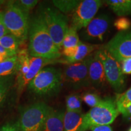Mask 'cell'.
<instances>
[{
  "label": "cell",
  "instance_id": "f1b7e54d",
  "mask_svg": "<svg viewBox=\"0 0 131 131\" xmlns=\"http://www.w3.org/2000/svg\"><path fill=\"white\" fill-rule=\"evenodd\" d=\"M121 67L124 75L131 74V58H126L121 62Z\"/></svg>",
  "mask_w": 131,
  "mask_h": 131
},
{
  "label": "cell",
  "instance_id": "44dd1931",
  "mask_svg": "<svg viewBox=\"0 0 131 131\" xmlns=\"http://www.w3.org/2000/svg\"><path fill=\"white\" fill-rule=\"evenodd\" d=\"M80 41H81L80 40L77 31L72 27H69L64 38L62 48L68 49L75 47L77 46Z\"/></svg>",
  "mask_w": 131,
  "mask_h": 131
},
{
  "label": "cell",
  "instance_id": "cb8c5ba5",
  "mask_svg": "<svg viewBox=\"0 0 131 131\" xmlns=\"http://www.w3.org/2000/svg\"><path fill=\"white\" fill-rule=\"evenodd\" d=\"M115 103L119 114L128 106H131V87L125 92L118 95Z\"/></svg>",
  "mask_w": 131,
  "mask_h": 131
},
{
  "label": "cell",
  "instance_id": "603a6c76",
  "mask_svg": "<svg viewBox=\"0 0 131 131\" xmlns=\"http://www.w3.org/2000/svg\"><path fill=\"white\" fill-rule=\"evenodd\" d=\"M66 111L82 112L81 98L77 94H71L66 98Z\"/></svg>",
  "mask_w": 131,
  "mask_h": 131
},
{
  "label": "cell",
  "instance_id": "3957f363",
  "mask_svg": "<svg viewBox=\"0 0 131 131\" xmlns=\"http://www.w3.org/2000/svg\"><path fill=\"white\" fill-rule=\"evenodd\" d=\"M119 114L115 100L109 98L102 99L98 105L84 114L80 131L90 130L92 127L98 126L109 125Z\"/></svg>",
  "mask_w": 131,
  "mask_h": 131
},
{
  "label": "cell",
  "instance_id": "7c38bea8",
  "mask_svg": "<svg viewBox=\"0 0 131 131\" xmlns=\"http://www.w3.org/2000/svg\"><path fill=\"white\" fill-rule=\"evenodd\" d=\"M55 63H59V60H48L40 57L30 56V68L28 72L20 80L16 81V87L18 94H20L24 88L28 86L30 81L37 76L38 73L44 68L45 66Z\"/></svg>",
  "mask_w": 131,
  "mask_h": 131
},
{
  "label": "cell",
  "instance_id": "ffe728a7",
  "mask_svg": "<svg viewBox=\"0 0 131 131\" xmlns=\"http://www.w3.org/2000/svg\"><path fill=\"white\" fill-rule=\"evenodd\" d=\"M17 60V56L16 55L0 62V78L9 77L15 72Z\"/></svg>",
  "mask_w": 131,
  "mask_h": 131
},
{
  "label": "cell",
  "instance_id": "e575fe53",
  "mask_svg": "<svg viewBox=\"0 0 131 131\" xmlns=\"http://www.w3.org/2000/svg\"><path fill=\"white\" fill-rule=\"evenodd\" d=\"M128 131H131V126L130 127V128H129V129L128 130Z\"/></svg>",
  "mask_w": 131,
  "mask_h": 131
},
{
  "label": "cell",
  "instance_id": "d6986e66",
  "mask_svg": "<svg viewBox=\"0 0 131 131\" xmlns=\"http://www.w3.org/2000/svg\"><path fill=\"white\" fill-rule=\"evenodd\" d=\"M19 40L10 34L0 39V45L8 52L10 57L17 55L19 51Z\"/></svg>",
  "mask_w": 131,
  "mask_h": 131
},
{
  "label": "cell",
  "instance_id": "277c9868",
  "mask_svg": "<svg viewBox=\"0 0 131 131\" xmlns=\"http://www.w3.org/2000/svg\"><path fill=\"white\" fill-rule=\"evenodd\" d=\"M3 21L9 34L16 37L20 44L27 40L30 24L29 14L16 7L14 2H10L3 12Z\"/></svg>",
  "mask_w": 131,
  "mask_h": 131
},
{
  "label": "cell",
  "instance_id": "4dcf8cb0",
  "mask_svg": "<svg viewBox=\"0 0 131 131\" xmlns=\"http://www.w3.org/2000/svg\"><path fill=\"white\" fill-rule=\"evenodd\" d=\"M0 131H19L16 123H7L0 128Z\"/></svg>",
  "mask_w": 131,
  "mask_h": 131
},
{
  "label": "cell",
  "instance_id": "e0dca14e",
  "mask_svg": "<svg viewBox=\"0 0 131 131\" xmlns=\"http://www.w3.org/2000/svg\"><path fill=\"white\" fill-rule=\"evenodd\" d=\"M84 114L66 111L64 117V131H80Z\"/></svg>",
  "mask_w": 131,
  "mask_h": 131
},
{
  "label": "cell",
  "instance_id": "7a4b0ae2",
  "mask_svg": "<svg viewBox=\"0 0 131 131\" xmlns=\"http://www.w3.org/2000/svg\"><path fill=\"white\" fill-rule=\"evenodd\" d=\"M62 71L53 67L44 68L29 83L28 89L40 96L58 94L63 85Z\"/></svg>",
  "mask_w": 131,
  "mask_h": 131
},
{
  "label": "cell",
  "instance_id": "836d02e7",
  "mask_svg": "<svg viewBox=\"0 0 131 131\" xmlns=\"http://www.w3.org/2000/svg\"><path fill=\"white\" fill-rule=\"evenodd\" d=\"M0 56L5 57V58H10V56L9 53H8V52L6 51L1 45H0Z\"/></svg>",
  "mask_w": 131,
  "mask_h": 131
},
{
  "label": "cell",
  "instance_id": "9a60e30c",
  "mask_svg": "<svg viewBox=\"0 0 131 131\" xmlns=\"http://www.w3.org/2000/svg\"><path fill=\"white\" fill-rule=\"evenodd\" d=\"M63 111L50 109L42 126L41 131H64V117Z\"/></svg>",
  "mask_w": 131,
  "mask_h": 131
},
{
  "label": "cell",
  "instance_id": "ba28073f",
  "mask_svg": "<svg viewBox=\"0 0 131 131\" xmlns=\"http://www.w3.org/2000/svg\"><path fill=\"white\" fill-rule=\"evenodd\" d=\"M92 55L91 54L81 61L67 66L62 73L63 83L74 89L89 86V65Z\"/></svg>",
  "mask_w": 131,
  "mask_h": 131
},
{
  "label": "cell",
  "instance_id": "5bb4252c",
  "mask_svg": "<svg viewBox=\"0 0 131 131\" xmlns=\"http://www.w3.org/2000/svg\"><path fill=\"white\" fill-rule=\"evenodd\" d=\"M101 45H95V44H89L80 41L75 49L74 55L71 58L68 59H62L59 60V62L65 64H71L81 61L84 60L89 55H91L92 52L95 50H98L100 49Z\"/></svg>",
  "mask_w": 131,
  "mask_h": 131
},
{
  "label": "cell",
  "instance_id": "8fae6325",
  "mask_svg": "<svg viewBox=\"0 0 131 131\" xmlns=\"http://www.w3.org/2000/svg\"><path fill=\"white\" fill-rule=\"evenodd\" d=\"M110 18L106 14H101L89 23L80 33L82 38L92 42L103 41L104 34L110 25Z\"/></svg>",
  "mask_w": 131,
  "mask_h": 131
},
{
  "label": "cell",
  "instance_id": "5b68a950",
  "mask_svg": "<svg viewBox=\"0 0 131 131\" xmlns=\"http://www.w3.org/2000/svg\"><path fill=\"white\" fill-rule=\"evenodd\" d=\"M51 107L39 101L27 106L22 111L16 123L19 131H41L42 126Z\"/></svg>",
  "mask_w": 131,
  "mask_h": 131
},
{
  "label": "cell",
  "instance_id": "4fadbf2b",
  "mask_svg": "<svg viewBox=\"0 0 131 131\" xmlns=\"http://www.w3.org/2000/svg\"><path fill=\"white\" fill-rule=\"evenodd\" d=\"M90 85L95 88H103L107 83L103 63L95 53L92 55L89 65Z\"/></svg>",
  "mask_w": 131,
  "mask_h": 131
},
{
  "label": "cell",
  "instance_id": "83f0119b",
  "mask_svg": "<svg viewBox=\"0 0 131 131\" xmlns=\"http://www.w3.org/2000/svg\"><path fill=\"white\" fill-rule=\"evenodd\" d=\"M114 27L119 32H124L129 30L131 27V21L126 17H119L115 21Z\"/></svg>",
  "mask_w": 131,
  "mask_h": 131
},
{
  "label": "cell",
  "instance_id": "4316f807",
  "mask_svg": "<svg viewBox=\"0 0 131 131\" xmlns=\"http://www.w3.org/2000/svg\"><path fill=\"white\" fill-rule=\"evenodd\" d=\"M82 100L91 107H94L100 103L102 99L94 93H86L82 96Z\"/></svg>",
  "mask_w": 131,
  "mask_h": 131
},
{
  "label": "cell",
  "instance_id": "d6a6232c",
  "mask_svg": "<svg viewBox=\"0 0 131 131\" xmlns=\"http://www.w3.org/2000/svg\"><path fill=\"white\" fill-rule=\"evenodd\" d=\"M121 114L125 120L131 121V106L126 108Z\"/></svg>",
  "mask_w": 131,
  "mask_h": 131
},
{
  "label": "cell",
  "instance_id": "d4e9b609",
  "mask_svg": "<svg viewBox=\"0 0 131 131\" xmlns=\"http://www.w3.org/2000/svg\"><path fill=\"white\" fill-rule=\"evenodd\" d=\"M12 82V76L0 78V107L7 98Z\"/></svg>",
  "mask_w": 131,
  "mask_h": 131
},
{
  "label": "cell",
  "instance_id": "52a82bcc",
  "mask_svg": "<svg viewBox=\"0 0 131 131\" xmlns=\"http://www.w3.org/2000/svg\"><path fill=\"white\" fill-rule=\"evenodd\" d=\"M95 54L103 63L107 83L117 92H121L125 88L126 77L123 73L120 63L102 47Z\"/></svg>",
  "mask_w": 131,
  "mask_h": 131
},
{
  "label": "cell",
  "instance_id": "6da1fadb",
  "mask_svg": "<svg viewBox=\"0 0 131 131\" xmlns=\"http://www.w3.org/2000/svg\"><path fill=\"white\" fill-rule=\"evenodd\" d=\"M28 50L31 57L58 60L62 52L54 43L41 13L31 19L29 29Z\"/></svg>",
  "mask_w": 131,
  "mask_h": 131
},
{
  "label": "cell",
  "instance_id": "1f68e13d",
  "mask_svg": "<svg viewBox=\"0 0 131 131\" xmlns=\"http://www.w3.org/2000/svg\"><path fill=\"white\" fill-rule=\"evenodd\" d=\"M91 131H113L112 127L109 125H103V126H98L92 127L90 129Z\"/></svg>",
  "mask_w": 131,
  "mask_h": 131
},
{
  "label": "cell",
  "instance_id": "484cf974",
  "mask_svg": "<svg viewBox=\"0 0 131 131\" xmlns=\"http://www.w3.org/2000/svg\"><path fill=\"white\" fill-rule=\"evenodd\" d=\"M14 4L24 12L29 14V12L35 7L38 3L37 0H19L13 1Z\"/></svg>",
  "mask_w": 131,
  "mask_h": 131
},
{
  "label": "cell",
  "instance_id": "9c48e42d",
  "mask_svg": "<svg viewBox=\"0 0 131 131\" xmlns=\"http://www.w3.org/2000/svg\"><path fill=\"white\" fill-rule=\"evenodd\" d=\"M103 2L100 0H83L72 13L70 27L77 31L84 29L95 18Z\"/></svg>",
  "mask_w": 131,
  "mask_h": 131
},
{
  "label": "cell",
  "instance_id": "ac0fdd59",
  "mask_svg": "<svg viewBox=\"0 0 131 131\" xmlns=\"http://www.w3.org/2000/svg\"><path fill=\"white\" fill-rule=\"evenodd\" d=\"M106 3L117 16L123 17L131 15V0H109Z\"/></svg>",
  "mask_w": 131,
  "mask_h": 131
},
{
  "label": "cell",
  "instance_id": "7402d4cb",
  "mask_svg": "<svg viewBox=\"0 0 131 131\" xmlns=\"http://www.w3.org/2000/svg\"><path fill=\"white\" fill-rule=\"evenodd\" d=\"M80 2V1L77 0H55L53 1V4L64 14L72 13Z\"/></svg>",
  "mask_w": 131,
  "mask_h": 131
},
{
  "label": "cell",
  "instance_id": "2e32d148",
  "mask_svg": "<svg viewBox=\"0 0 131 131\" xmlns=\"http://www.w3.org/2000/svg\"><path fill=\"white\" fill-rule=\"evenodd\" d=\"M17 64H16V81L20 80L28 72L30 68V58L29 50L27 48H22L18 52Z\"/></svg>",
  "mask_w": 131,
  "mask_h": 131
},
{
  "label": "cell",
  "instance_id": "f546056e",
  "mask_svg": "<svg viewBox=\"0 0 131 131\" xmlns=\"http://www.w3.org/2000/svg\"><path fill=\"white\" fill-rule=\"evenodd\" d=\"M8 34H9V31L7 30L3 21V12H0V39Z\"/></svg>",
  "mask_w": 131,
  "mask_h": 131
},
{
  "label": "cell",
  "instance_id": "30bf717a",
  "mask_svg": "<svg viewBox=\"0 0 131 131\" xmlns=\"http://www.w3.org/2000/svg\"><path fill=\"white\" fill-rule=\"evenodd\" d=\"M106 49L119 63L131 58V30L119 32L105 45Z\"/></svg>",
  "mask_w": 131,
  "mask_h": 131
},
{
  "label": "cell",
  "instance_id": "8992f818",
  "mask_svg": "<svg viewBox=\"0 0 131 131\" xmlns=\"http://www.w3.org/2000/svg\"><path fill=\"white\" fill-rule=\"evenodd\" d=\"M41 13L52 40L61 50L64 38L69 28L68 18L60 10L53 7L45 8Z\"/></svg>",
  "mask_w": 131,
  "mask_h": 131
}]
</instances>
